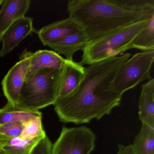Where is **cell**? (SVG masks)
<instances>
[{
  "mask_svg": "<svg viewBox=\"0 0 154 154\" xmlns=\"http://www.w3.org/2000/svg\"><path fill=\"white\" fill-rule=\"evenodd\" d=\"M24 129L20 137L32 139L46 135L42 123V117H37L24 122Z\"/></svg>",
  "mask_w": 154,
  "mask_h": 154,
  "instance_id": "19",
  "label": "cell"
},
{
  "mask_svg": "<svg viewBox=\"0 0 154 154\" xmlns=\"http://www.w3.org/2000/svg\"><path fill=\"white\" fill-rule=\"evenodd\" d=\"M4 1L3 0H0V5H2L3 4Z\"/></svg>",
  "mask_w": 154,
  "mask_h": 154,
  "instance_id": "24",
  "label": "cell"
},
{
  "mask_svg": "<svg viewBox=\"0 0 154 154\" xmlns=\"http://www.w3.org/2000/svg\"><path fill=\"white\" fill-rule=\"evenodd\" d=\"M132 48L154 50V16L148 20L145 26L125 47L124 51Z\"/></svg>",
  "mask_w": 154,
  "mask_h": 154,
  "instance_id": "16",
  "label": "cell"
},
{
  "mask_svg": "<svg viewBox=\"0 0 154 154\" xmlns=\"http://www.w3.org/2000/svg\"><path fill=\"white\" fill-rule=\"evenodd\" d=\"M30 4L29 0L4 1L0 10V42L11 25L18 19L25 17Z\"/></svg>",
  "mask_w": 154,
  "mask_h": 154,
  "instance_id": "10",
  "label": "cell"
},
{
  "mask_svg": "<svg viewBox=\"0 0 154 154\" xmlns=\"http://www.w3.org/2000/svg\"><path fill=\"white\" fill-rule=\"evenodd\" d=\"M67 9L69 17L85 31L91 40L154 16V10H127L112 0H70Z\"/></svg>",
  "mask_w": 154,
  "mask_h": 154,
  "instance_id": "2",
  "label": "cell"
},
{
  "mask_svg": "<svg viewBox=\"0 0 154 154\" xmlns=\"http://www.w3.org/2000/svg\"><path fill=\"white\" fill-rule=\"evenodd\" d=\"M95 134L86 126H63L53 145L52 154H90L95 148Z\"/></svg>",
  "mask_w": 154,
  "mask_h": 154,
  "instance_id": "6",
  "label": "cell"
},
{
  "mask_svg": "<svg viewBox=\"0 0 154 154\" xmlns=\"http://www.w3.org/2000/svg\"><path fill=\"white\" fill-rule=\"evenodd\" d=\"M33 53L24 50L20 60L5 75L2 81V90L8 102L17 105L20 92L26 79Z\"/></svg>",
  "mask_w": 154,
  "mask_h": 154,
  "instance_id": "7",
  "label": "cell"
},
{
  "mask_svg": "<svg viewBox=\"0 0 154 154\" xmlns=\"http://www.w3.org/2000/svg\"><path fill=\"white\" fill-rule=\"evenodd\" d=\"M84 75L83 66L73 60L65 59L61 70L58 98L72 92L81 82Z\"/></svg>",
  "mask_w": 154,
  "mask_h": 154,
  "instance_id": "9",
  "label": "cell"
},
{
  "mask_svg": "<svg viewBox=\"0 0 154 154\" xmlns=\"http://www.w3.org/2000/svg\"><path fill=\"white\" fill-rule=\"evenodd\" d=\"M143 20L115 30L103 36L91 40L82 50V65H90L110 57L122 54L125 47L135 37L146 24Z\"/></svg>",
  "mask_w": 154,
  "mask_h": 154,
  "instance_id": "4",
  "label": "cell"
},
{
  "mask_svg": "<svg viewBox=\"0 0 154 154\" xmlns=\"http://www.w3.org/2000/svg\"><path fill=\"white\" fill-rule=\"evenodd\" d=\"M33 19L24 17L14 22L2 36L0 57H4L12 52L20 43L34 31Z\"/></svg>",
  "mask_w": 154,
  "mask_h": 154,
  "instance_id": "8",
  "label": "cell"
},
{
  "mask_svg": "<svg viewBox=\"0 0 154 154\" xmlns=\"http://www.w3.org/2000/svg\"><path fill=\"white\" fill-rule=\"evenodd\" d=\"M65 60L54 51L38 50L33 53L26 78L45 68H61Z\"/></svg>",
  "mask_w": 154,
  "mask_h": 154,
  "instance_id": "14",
  "label": "cell"
},
{
  "mask_svg": "<svg viewBox=\"0 0 154 154\" xmlns=\"http://www.w3.org/2000/svg\"><path fill=\"white\" fill-rule=\"evenodd\" d=\"M154 60V50L135 54L119 69L108 91L122 95L145 80H151L150 71Z\"/></svg>",
  "mask_w": 154,
  "mask_h": 154,
  "instance_id": "5",
  "label": "cell"
},
{
  "mask_svg": "<svg viewBox=\"0 0 154 154\" xmlns=\"http://www.w3.org/2000/svg\"><path fill=\"white\" fill-rule=\"evenodd\" d=\"M37 117H42L39 110L20 108L8 102L0 109V125L12 122H26Z\"/></svg>",
  "mask_w": 154,
  "mask_h": 154,
  "instance_id": "15",
  "label": "cell"
},
{
  "mask_svg": "<svg viewBox=\"0 0 154 154\" xmlns=\"http://www.w3.org/2000/svg\"><path fill=\"white\" fill-rule=\"evenodd\" d=\"M127 53L108 57L85 67V75L69 94L57 98L54 110L59 120L75 124L89 123L109 115L120 104L122 95L108 91L120 67L130 57Z\"/></svg>",
  "mask_w": 154,
  "mask_h": 154,
  "instance_id": "1",
  "label": "cell"
},
{
  "mask_svg": "<svg viewBox=\"0 0 154 154\" xmlns=\"http://www.w3.org/2000/svg\"><path fill=\"white\" fill-rule=\"evenodd\" d=\"M120 8L131 11L154 10V0H112Z\"/></svg>",
  "mask_w": 154,
  "mask_h": 154,
  "instance_id": "20",
  "label": "cell"
},
{
  "mask_svg": "<svg viewBox=\"0 0 154 154\" xmlns=\"http://www.w3.org/2000/svg\"><path fill=\"white\" fill-rule=\"evenodd\" d=\"M82 29L72 19L68 17L43 27L37 34L43 45L47 46L53 41L75 34Z\"/></svg>",
  "mask_w": 154,
  "mask_h": 154,
  "instance_id": "11",
  "label": "cell"
},
{
  "mask_svg": "<svg viewBox=\"0 0 154 154\" xmlns=\"http://www.w3.org/2000/svg\"><path fill=\"white\" fill-rule=\"evenodd\" d=\"M24 122H12L0 125V143L13 138L20 137Z\"/></svg>",
  "mask_w": 154,
  "mask_h": 154,
  "instance_id": "21",
  "label": "cell"
},
{
  "mask_svg": "<svg viewBox=\"0 0 154 154\" xmlns=\"http://www.w3.org/2000/svg\"><path fill=\"white\" fill-rule=\"evenodd\" d=\"M62 68H45L26 78L17 106L38 110L54 105L58 98Z\"/></svg>",
  "mask_w": 154,
  "mask_h": 154,
  "instance_id": "3",
  "label": "cell"
},
{
  "mask_svg": "<svg viewBox=\"0 0 154 154\" xmlns=\"http://www.w3.org/2000/svg\"><path fill=\"white\" fill-rule=\"evenodd\" d=\"M44 137L32 139L20 137L11 139L0 143V154H29L38 141Z\"/></svg>",
  "mask_w": 154,
  "mask_h": 154,
  "instance_id": "17",
  "label": "cell"
},
{
  "mask_svg": "<svg viewBox=\"0 0 154 154\" xmlns=\"http://www.w3.org/2000/svg\"><path fill=\"white\" fill-rule=\"evenodd\" d=\"M90 41L85 31L82 29L75 34L53 41L47 46L63 54L66 60H73L75 53L83 50Z\"/></svg>",
  "mask_w": 154,
  "mask_h": 154,
  "instance_id": "12",
  "label": "cell"
},
{
  "mask_svg": "<svg viewBox=\"0 0 154 154\" xmlns=\"http://www.w3.org/2000/svg\"><path fill=\"white\" fill-rule=\"evenodd\" d=\"M119 150L116 154H134L132 144L124 146L119 144L118 145Z\"/></svg>",
  "mask_w": 154,
  "mask_h": 154,
  "instance_id": "23",
  "label": "cell"
},
{
  "mask_svg": "<svg viewBox=\"0 0 154 154\" xmlns=\"http://www.w3.org/2000/svg\"><path fill=\"white\" fill-rule=\"evenodd\" d=\"M132 146L134 154H154V129L142 123Z\"/></svg>",
  "mask_w": 154,
  "mask_h": 154,
  "instance_id": "18",
  "label": "cell"
},
{
  "mask_svg": "<svg viewBox=\"0 0 154 154\" xmlns=\"http://www.w3.org/2000/svg\"><path fill=\"white\" fill-rule=\"evenodd\" d=\"M139 102V118L142 123L154 129V79L141 86Z\"/></svg>",
  "mask_w": 154,
  "mask_h": 154,
  "instance_id": "13",
  "label": "cell"
},
{
  "mask_svg": "<svg viewBox=\"0 0 154 154\" xmlns=\"http://www.w3.org/2000/svg\"><path fill=\"white\" fill-rule=\"evenodd\" d=\"M52 142L45 136L38 141L29 154H52Z\"/></svg>",
  "mask_w": 154,
  "mask_h": 154,
  "instance_id": "22",
  "label": "cell"
}]
</instances>
